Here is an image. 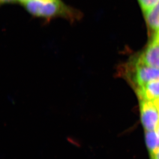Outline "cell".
<instances>
[{"mask_svg": "<svg viewBox=\"0 0 159 159\" xmlns=\"http://www.w3.org/2000/svg\"><path fill=\"white\" fill-rule=\"evenodd\" d=\"M142 123L145 131L156 130L159 125V110L155 101L140 100Z\"/></svg>", "mask_w": 159, "mask_h": 159, "instance_id": "cell-3", "label": "cell"}, {"mask_svg": "<svg viewBox=\"0 0 159 159\" xmlns=\"http://www.w3.org/2000/svg\"><path fill=\"white\" fill-rule=\"evenodd\" d=\"M21 5L32 17L46 20L60 17L73 21L80 17L79 12L61 0H29Z\"/></svg>", "mask_w": 159, "mask_h": 159, "instance_id": "cell-1", "label": "cell"}, {"mask_svg": "<svg viewBox=\"0 0 159 159\" xmlns=\"http://www.w3.org/2000/svg\"><path fill=\"white\" fill-rule=\"evenodd\" d=\"M119 71L135 90L152 81L159 80V69L146 65L138 55L122 65Z\"/></svg>", "mask_w": 159, "mask_h": 159, "instance_id": "cell-2", "label": "cell"}, {"mask_svg": "<svg viewBox=\"0 0 159 159\" xmlns=\"http://www.w3.org/2000/svg\"><path fill=\"white\" fill-rule=\"evenodd\" d=\"M17 3V0H0V7L5 5L12 4Z\"/></svg>", "mask_w": 159, "mask_h": 159, "instance_id": "cell-9", "label": "cell"}, {"mask_svg": "<svg viewBox=\"0 0 159 159\" xmlns=\"http://www.w3.org/2000/svg\"><path fill=\"white\" fill-rule=\"evenodd\" d=\"M156 131L159 137V125H158V127L157 128V129H156Z\"/></svg>", "mask_w": 159, "mask_h": 159, "instance_id": "cell-13", "label": "cell"}, {"mask_svg": "<svg viewBox=\"0 0 159 159\" xmlns=\"http://www.w3.org/2000/svg\"><path fill=\"white\" fill-rule=\"evenodd\" d=\"M143 13L148 12L159 3V0H138Z\"/></svg>", "mask_w": 159, "mask_h": 159, "instance_id": "cell-8", "label": "cell"}, {"mask_svg": "<svg viewBox=\"0 0 159 159\" xmlns=\"http://www.w3.org/2000/svg\"><path fill=\"white\" fill-rule=\"evenodd\" d=\"M144 16L149 29L153 33L159 32V3Z\"/></svg>", "mask_w": 159, "mask_h": 159, "instance_id": "cell-6", "label": "cell"}, {"mask_svg": "<svg viewBox=\"0 0 159 159\" xmlns=\"http://www.w3.org/2000/svg\"><path fill=\"white\" fill-rule=\"evenodd\" d=\"M138 56L146 65L159 69V32L153 34L146 48Z\"/></svg>", "mask_w": 159, "mask_h": 159, "instance_id": "cell-4", "label": "cell"}, {"mask_svg": "<svg viewBox=\"0 0 159 159\" xmlns=\"http://www.w3.org/2000/svg\"><path fill=\"white\" fill-rule=\"evenodd\" d=\"M155 101L157 106L158 107V109H159V99H156V100H155V101Z\"/></svg>", "mask_w": 159, "mask_h": 159, "instance_id": "cell-12", "label": "cell"}, {"mask_svg": "<svg viewBox=\"0 0 159 159\" xmlns=\"http://www.w3.org/2000/svg\"><path fill=\"white\" fill-rule=\"evenodd\" d=\"M135 91L140 100L153 101L159 99V80L148 83Z\"/></svg>", "mask_w": 159, "mask_h": 159, "instance_id": "cell-5", "label": "cell"}, {"mask_svg": "<svg viewBox=\"0 0 159 159\" xmlns=\"http://www.w3.org/2000/svg\"><path fill=\"white\" fill-rule=\"evenodd\" d=\"M27 1L29 0H17V3H19L20 4L22 5L23 3H24Z\"/></svg>", "mask_w": 159, "mask_h": 159, "instance_id": "cell-11", "label": "cell"}, {"mask_svg": "<svg viewBox=\"0 0 159 159\" xmlns=\"http://www.w3.org/2000/svg\"><path fill=\"white\" fill-rule=\"evenodd\" d=\"M150 156L151 159H159V149Z\"/></svg>", "mask_w": 159, "mask_h": 159, "instance_id": "cell-10", "label": "cell"}, {"mask_svg": "<svg viewBox=\"0 0 159 159\" xmlns=\"http://www.w3.org/2000/svg\"><path fill=\"white\" fill-rule=\"evenodd\" d=\"M146 142L150 155L159 149V137L156 130L146 131Z\"/></svg>", "mask_w": 159, "mask_h": 159, "instance_id": "cell-7", "label": "cell"}]
</instances>
